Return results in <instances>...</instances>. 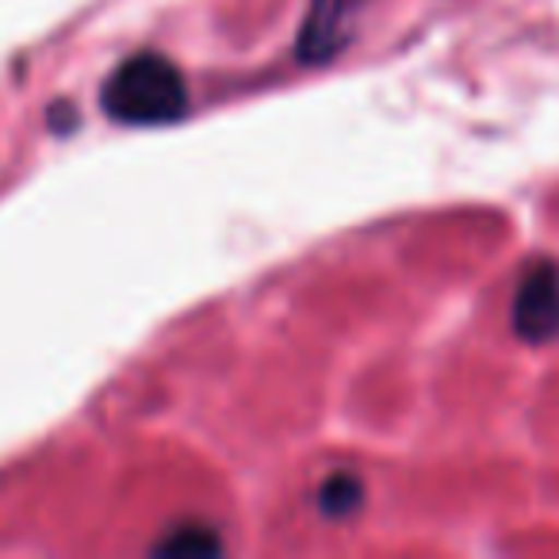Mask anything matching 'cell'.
Returning <instances> with one entry per match:
<instances>
[{
  "label": "cell",
  "instance_id": "obj_2",
  "mask_svg": "<svg viewBox=\"0 0 559 559\" xmlns=\"http://www.w3.org/2000/svg\"><path fill=\"white\" fill-rule=\"evenodd\" d=\"M513 330L521 342L548 345L559 334V272L556 264L540 261L525 272L513 299Z\"/></svg>",
  "mask_w": 559,
  "mask_h": 559
},
{
  "label": "cell",
  "instance_id": "obj_3",
  "mask_svg": "<svg viewBox=\"0 0 559 559\" xmlns=\"http://www.w3.org/2000/svg\"><path fill=\"white\" fill-rule=\"evenodd\" d=\"M357 0H311L307 24L299 32V58L304 62H326L345 43V20Z\"/></svg>",
  "mask_w": 559,
  "mask_h": 559
},
{
  "label": "cell",
  "instance_id": "obj_1",
  "mask_svg": "<svg viewBox=\"0 0 559 559\" xmlns=\"http://www.w3.org/2000/svg\"><path fill=\"white\" fill-rule=\"evenodd\" d=\"M104 108L131 127L173 123L188 111V88L180 70L162 55H134L104 85Z\"/></svg>",
  "mask_w": 559,
  "mask_h": 559
},
{
  "label": "cell",
  "instance_id": "obj_5",
  "mask_svg": "<svg viewBox=\"0 0 559 559\" xmlns=\"http://www.w3.org/2000/svg\"><path fill=\"white\" fill-rule=\"evenodd\" d=\"M157 551H162V556H218L223 540L203 525H180L157 544Z\"/></svg>",
  "mask_w": 559,
  "mask_h": 559
},
{
  "label": "cell",
  "instance_id": "obj_4",
  "mask_svg": "<svg viewBox=\"0 0 559 559\" xmlns=\"http://www.w3.org/2000/svg\"><path fill=\"white\" fill-rule=\"evenodd\" d=\"M360 502H365V483L357 475H330L319 490V506L330 518H349L360 510Z\"/></svg>",
  "mask_w": 559,
  "mask_h": 559
}]
</instances>
